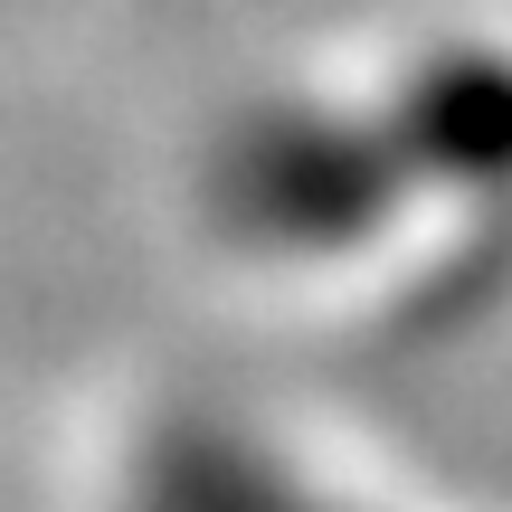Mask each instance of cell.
<instances>
[{
    "label": "cell",
    "instance_id": "1",
    "mask_svg": "<svg viewBox=\"0 0 512 512\" xmlns=\"http://www.w3.org/2000/svg\"><path fill=\"white\" fill-rule=\"evenodd\" d=\"M219 219L256 256H342L399 209V162L380 124H351L323 105H256L219 143Z\"/></svg>",
    "mask_w": 512,
    "mask_h": 512
},
{
    "label": "cell",
    "instance_id": "2",
    "mask_svg": "<svg viewBox=\"0 0 512 512\" xmlns=\"http://www.w3.org/2000/svg\"><path fill=\"white\" fill-rule=\"evenodd\" d=\"M380 143L399 181H446L475 200L512 190V48H484V38L427 48L389 105Z\"/></svg>",
    "mask_w": 512,
    "mask_h": 512
}]
</instances>
